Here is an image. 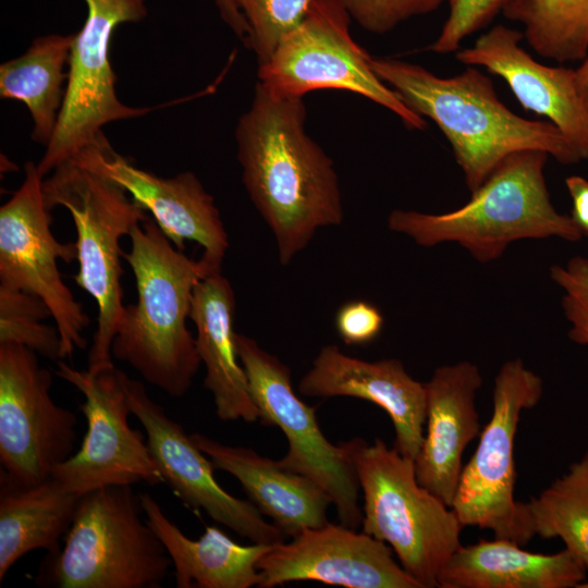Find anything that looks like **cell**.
I'll use <instances>...</instances> for the list:
<instances>
[{
	"instance_id": "obj_1",
	"label": "cell",
	"mask_w": 588,
	"mask_h": 588,
	"mask_svg": "<svg viewBox=\"0 0 588 588\" xmlns=\"http://www.w3.org/2000/svg\"><path fill=\"white\" fill-rule=\"evenodd\" d=\"M304 97L275 94L257 82L235 138L242 181L289 265L319 229L340 225L344 211L332 159L307 134Z\"/></svg>"
},
{
	"instance_id": "obj_2",
	"label": "cell",
	"mask_w": 588,
	"mask_h": 588,
	"mask_svg": "<svg viewBox=\"0 0 588 588\" xmlns=\"http://www.w3.org/2000/svg\"><path fill=\"white\" fill-rule=\"evenodd\" d=\"M376 74L449 140L470 193L511 154L542 150L562 164L581 159L549 121L522 118L498 97L492 81L476 66L440 77L393 58L371 57Z\"/></svg>"
},
{
	"instance_id": "obj_3",
	"label": "cell",
	"mask_w": 588,
	"mask_h": 588,
	"mask_svg": "<svg viewBox=\"0 0 588 588\" xmlns=\"http://www.w3.org/2000/svg\"><path fill=\"white\" fill-rule=\"evenodd\" d=\"M122 254L136 282L137 301L125 306L112 342V355L130 364L148 383L173 397L191 388L201 364L186 326L196 284L209 277L207 266L177 249L148 218L130 233Z\"/></svg>"
},
{
	"instance_id": "obj_4",
	"label": "cell",
	"mask_w": 588,
	"mask_h": 588,
	"mask_svg": "<svg viewBox=\"0 0 588 588\" xmlns=\"http://www.w3.org/2000/svg\"><path fill=\"white\" fill-rule=\"evenodd\" d=\"M548 157L542 150L511 154L465 205L444 213L394 209L388 228L424 247L458 244L481 264L498 260L520 240L579 242L584 234L573 218L551 201L544 177Z\"/></svg>"
},
{
	"instance_id": "obj_5",
	"label": "cell",
	"mask_w": 588,
	"mask_h": 588,
	"mask_svg": "<svg viewBox=\"0 0 588 588\" xmlns=\"http://www.w3.org/2000/svg\"><path fill=\"white\" fill-rule=\"evenodd\" d=\"M131 485L84 493L65 542L42 562L36 584L53 588H160L171 559Z\"/></svg>"
},
{
	"instance_id": "obj_6",
	"label": "cell",
	"mask_w": 588,
	"mask_h": 588,
	"mask_svg": "<svg viewBox=\"0 0 588 588\" xmlns=\"http://www.w3.org/2000/svg\"><path fill=\"white\" fill-rule=\"evenodd\" d=\"M42 193L49 210L62 206L71 213L78 262L73 279L98 307L87 370L112 368V342L125 314L120 240L149 217L121 185L73 161L44 180Z\"/></svg>"
},
{
	"instance_id": "obj_7",
	"label": "cell",
	"mask_w": 588,
	"mask_h": 588,
	"mask_svg": "<svg viewBox=\"0 0 588 588\" xmlns=\"http://www.w3.org/2000/svg\"><path fill=\"white\" fill-rule=\"evenodd\" d=\"M353 460L363 531L385 542L421 588L439 587L443 566L462 546L456 513L417 481L414 460L381 439L355 438Z\"/></svg>"
},
{
	"instance_id": "obj_8",
	"label": "cell",
	"mask_w": 588,
	"mask_h": 588,
	"mask_svg": "<svg viewBox=\"0 0 588 588\" xmlns=\"http://www.w3.org/2000/svg\"><path fill=\"white\" fill-rule=\"evenodd\" d=\"M351 19L342 0H314L302 22L258 65V82L295 97L318 89L351 91L393 112L407 128L426 130L427 121L376 74L371 57L351 36Z\"/></svg>"
},
{
	"instance_id": "obj_9",
	"label": "cell",
	"mask_w": 588,
	"mask_h": 588,
	"mask_svg": "<svg viewBox=\"0 0 588 588\" xmlns=\"http://www.w3.org/2000/svg\"><path fill=\"white\" fill-rule=\"evenodd\" d=\"M543 381L522 358L505 362L493 384L492 413L470 460L463 466L451 507L461 524L491 530L520 546L531 539L515 500V438L524 411L541 400Z\"/></svg>"
},
{
	"instance_id": "obj_10",
	"label": "cell",
	"mask_w": 588,
	"mask_h": 588,
	"mask_svg": "<svg viewBox=\"0 0 588 588\" xmlns=\"http://www.w3.org/2000/svg\"><path fill=\"white\" fill-rule=\"evenodd\" d=\"M235 347L259 420L280 428L286 437L289 450L280 463L317 482L331 498L340 523L356 529L362 525L363 511L353 460L355 438L340 444L330 442L321 431L315 407L293 390L290 368L242 333H235Z\"/></svg>"
},
{
	"instance_id": "obj_11",
	"label": "cell",
	"mask_w": 588,
	"mask_h": 588,
	"mask_svg": "<svg viewBox=\"0 0 588 588\" xmlns=\"http://www.w3.org/2000/svg\"><path fill=\"white\" fill-rule=\"evenodd\" d=\"M87 17L74 34L63 103L46 151L37 164L44 179L102 134L107 123L142 117L150 108L122 103L115 93L110 41L122 23L139 22L146 0H85Z\"/></svg>"
},
{
	"instance_id": "obj_12",
	"label": "cell",
	"mask_w": 588,
	"mask_h": 588,
	"mask_svg": "<svg viewBox=\"0 0 588 588\" xmlns=\"http://www.w3.org/2000/svg\"><path fill=\"white\" fill-rule=\"evenodd\" d=\"M25 179L0 208V285L25 291L45 302L61 336V359L84 350L89 318L65 285L58 261L76 260L74 243H60L51 232V217L37 164L25 163Z\"/></svg>"
},
{
	"instance_id": "obj_13",
	"label": "cell",
	"mask_w": 588,
	"mask_h": 588,
	"mask_svg": "<svg viewBox=\"0 0 588 588\" xmlns=\"http://www.w3.org/2000/svg\"><path fill=\"white\" fill-rule=\"evenodd\" d=\"M37 355L21 344H0V473L22 486L51 477L77 438L76 416L52 400V375Z\"/></svg>"
},
{
	"instance_id": "obj_14",
	"label": "cell",
	"mask_w": 588,
	"mask_h": 588,
	"mask_svg": "<svg viewBox=\"0 0 588 588\" xmlns=\"http://www.w3.org/2000/svg\"><path fill=\"white\" fill-rule=\"evenodd\" d=\"M57 366L56 373L85 399L81 409L87 431L79 450L60 464L52 477L79 495L107 486L163 482L147 439L128 422L132 412L124 372L112 367L93 373L62 359Z\"/></svg>"
},
{
	"instance_id": "obj_15",
	"label": "cell",
	"mask_w": 588,
	"mask_h": 588,
	"mask_svg": "<svg viewBox=\"0 0 588 588\" xmlns=\"http://www.w3.org/2000/svg\"><path fill=\"white\" fill-rule=\"evenodd\" d=\"M123 382L131 412L144 427L163 482L183 503L205 511L211 519L252 542L275 544L284 540L285 535L268 523L254 503L230 494L218 483L209 457L183 426L149 397L142 382L125 373Z\"/></svg>"
},
{
	"instance_id": "obj_16",
	"label": "cell",
	"mask_w": 588,
	"mask_h": 588,
	"mask_svg": "<svg viewBox=\"0 0 588 588\" xmlns=\"http://www.w3.org/2000/svg\"><path fill=\"white\" fill-rule=\"evenodd\" d=\"M258 572L259 588L305 580L346 588H421L385 542L341 523L307 528L272 544Z\"/></svg>"
},
{
	"instance_id": "obj_17",
	"label": "cell",
	"mask_w": 588,
	"mask_h": 588,
	"mask_svg": "<svg viewBox=\"0 0 588 588\" xmlns=\"http://www.w3.org/2000/svg\"><path fill=\"white\" fill-rule=\"evenodd\" d=\"M70 161L121 185L151 213L177 249L184 252L186 240L197 242L204 248L200 259L210 273H221L228 233L213 197L194 173L185 171L166 179L139 169L119 155L103 133Z\"/></svg>"
},
{
	"instance_id": "obj_18",
	"label": "cell",
	"mask_w": 588,
	"mask_h": 588,
	"mask_svg": "<svg viewBox=\"0 0 588 588\" xmlns=\"http://www.w3.org/2000/svg\"><path fill=\"white\" fill-rule=\"evenodd\" d=\"M523 38L516 29L495 25L473 46L457 50L455 58L502 77L525 110L547 118L579 158L588 160V108L578 93L575 70L538 62L520 46Z\"/></svg>"
},
{
	"instance_id": "obj_19",
	"label": "cell",
	"mask_w": 588,
	"mask_h": 588,
	"mask_svg": "<svg viewBox=\"0 0 588 588\" xmlns=\"http://www.w3.org/2000/svg\"><path fill=\"white\" fill-rule=\"evenodd\" d=\"M298 390L305 396H351L378 405L392 421L394 448L412 460L419 452L426 424V385L415 380L401 360L367 362L328 344L320 348Z\"/></svg>"
},
{
	"instance_id": "obj_20",
	"label": "cell",
	"mask_w": 588,
	"mask_h": 588,
	"mask_svg": "<svg viewBox=\"0 0 588 588\" xmlns=\"http://www.w3.org/2000/svg\"><path fill=\"white\" fill-rule=\"evenodd\" d=\"M482 384L479 367L467 360L442 365L425 382L424 441L414 458L417 481L451 507L466 446L481 431L475 399Z\"/></svg>"
},
{
	"instance_id": "obj_21",
	"label": "cell",
	"mask_w": 588,
	"mask_h": 588,
	"mask_svg": "<svg viewBox=\"0 0 588 588\" xmlns=\"http://www.w3.org/2000/svg\"><path fill=\"white\" fill-rule=\"evenodd\" d=\"M189 436L213 467L232 475L249 501L285 536L328 523L332 500L313 479L250 448L228 445L199 432Z\"/></svg>"
},
{
	"instance_id": "obj_22",
	"label": "cell",
	"mask_w": 588,
	"mask_h": 588,
	"mask_svg": "<svg viewBox=\"0 0 588 588\" xmlns=\"http://www.w3.org/2000/svg\"><path fill=\"white\" fill-rule=\"evenodd\" d=\"M234 316V291L222 273L196 284L189 319L196 327V347L206 368L204 387L212 395L219 419L254 422L259 420V412L236 353Z\"/></svg>"
},
{
	"instance_id": "obj_23",
	"label": "cell",
	"mask_w": 588,
	"mask_h": 588,
	"mask_svg": "<svg viewBox=\"0 0 588 588\" xmlns=\"http://www.w3.org/2000/svg\"><path fill=\"white\" fill-rule=\"evenodd\" d=\"M145 518L164 546L177 588H250L259 583L258 563L272 544L244 546L216 526L191 539L149 493L139 494Z\"/></svg>"
},
{
	"instance_id": "obj_24",
	"label": "cell",
	"mask_w": 588,
	"mask_h": 588,
	"mask_svg": "<svg viewBox=\"0 0 588 588\" xmlns=\"http://www.w3.org/2000/svg\"><path fill=\"white\" fill-rule=\"evenodd\" d=\"M502 538L461 546L443 566L439 588H577L587 569L566 549L543 554Z\"/></svg>"
},
{
	"instance_id": "obj_25",
	"label": "cell",
	"mask_w": 588,
	"mask_h": 588,
	"mask_svg": "<svg viewBox=\"0 0 588 588\" xmlns=\"http://www.w3.org/2000/svg\"><path fill=\"white\" fill-rule=\"evenodd\" d=\"M82 495L54 477L30 486L16 485L0 473V580L26 553H57L73 522Z\"/></svg>"
},
{
	"instance_id": "obj_26",
	"label": "cell",
	"mask_w": 588,
	"mask_h": 588,
	"mask_svg": "<svg viewBox=\"0 0 588 588\" xmlns=\"http://www.w3.org/2000/svg\"><path fill=\"white\" fill-rule=\"evenodd\" d=\"M74 34L36 38L22 56L0 66V96L27 107L33 121L32 138L47 146L63 103L64 66L70 61Z\"/></svg>"
},
{
	"instance_id": "obj_27",
	"label": "cell",
	"mask_w": 588,
	"mask_h": 588,
	"mask_svg": "<svg viewBox=\"0 0 588 588\" xmlns=\"http://www.w3.org/2000/svg\"><path fill=\"white\" fill-rule=\"evenodd\" d=\"M522 509L532 538L561 539L588 571V451Z\"/></svg>"
},
{
	"instance_id": "obj_28",
	"label": "cell",
	"mask_w": 588,
	"mask_h": 588,
	"mask_svg": "<svg viewBox=\"0 0 588 588\" xmlns=\"http://www.w3.org/2000/svg\"><path fill=\"white\" fill-rule=\"evenodd\" d=\"M502 13L540 57L575 62L588 51V0H510Z\"/></svg>"
},
{
	"instance_id": "obj_29",
	"label": "cell",
	"mask_w": 588,
	"mask_h": 588,
	"mask_svg": "<svg viewBox=\"0 0 588 588\" xmlns=\"http://www.w3.org/2000/svg\"><path fill=\"white\" fill-rule=\"evenodd\" d=\"M49 316L39 297L0 285V344H21L51 360L61 359L59 330L42 322Z\"/></svg>"
},
{
	"instance_id": "obj_30",
	"label": "cell",
	"mask_w": 588,
	"mask_h": 588,
	"mask_svg": "<svg viewBox=\"0 0 588 588\" xmlns=\"http://www.w3.org/2000/svg\"><path fill=\"white\" fill-rule=\"evenodd\" d=\"M314 0H236L249 26L248 48L258 65L265 63L290 30L296 27Z\"/></svg>"
},
{
	"instance_id": "obj_31",
	"label": "cell",
	"mask_w": 588,
	"mask_h": 588,
	"mask_svg": "<svg viewBox=\"0 0 588 588\" xmlns=\"http://www.w3.org/2000/svg\"><path fill=\"white\" fill-rule=\"evenodd\" d=\"M550 279L562 290L561 306L569 323L568 338L588 346V257L574 256L549 269Z\"/></svg>"
},
{
	"instance_id": "obj_32",
	"label": "cell",
	"mask_w": 588,
	"mask_h": 588,
	"mask_svg": "<svg viewBox=\"0 0 588 588\" xmlns=\"http://www.w3.org/2000/svg\"><path fill=\"white\" fill-rule=\"evenodd\" d=\"M509 1L448 0V19L429 49L436 53L456 52L466 37L489 25Z\"/></svg>"
},
{
	"instance_id": "obj_33",
	"label": "cell",
	"mask_w": 588,
	"mask_h": 588,
	"mask_svg": "<svg viewBox=\"0 0 588 588\" xmlns=\"http://www.w3.org/2000/svg\"><path fill=\"white\" fill-rule=\"evenodd\" d=\"M352 19L369 33L385 34L401 23L436 11L448 0H342Z\"/></svg>"
},
{
	"instance_id": "obj_34",
	"label": "cell",
	"mask_w": 588,
	"mask_h": 588,
	"mask_svg": "<svg viewBox=\"0 0 588 588\" xmlns=\"http://www.w3.org/2000/svg\"><path fill=\"white\" fill-rule=\"evenodd\" d=\"M334 323L339 336L345 344L364 345L380 335L384 318L373 304L355 299L340 306Z\"/></svg>"
},
{
	"instance_id": "obj_35",
	"label": "cell",
	"mask_w": 588,
	"mask_h": 588,
	"mask_svg": "<svg viewBox=\"0 0 588 588\" xmlns=\"http://www.w3.org/2000/svg\"><path fill=\"white\" fill-rule=\"evenodd\" d=\"M573 208L572 218L584 235L588 236V180L579 175L565 179Z\"/></svg>"
},
{
	"instance_id": "obj_36",
	"label": "cell",
	"mask_w": 588,
	"mask_h": 588,
	"mask_svg": "<svg viewBox=\"0 0 588 588\" xmlns=\"http://www.w3.org/2000/svg\"><path fill=\"white\" fill-rule=\"evenodd\" d=\"M222 20L234 34L248 47L249 26L241 12L236 0H213Z\"/></svg>"
},
{
	"instance_id": "obj_37",
	"label": "cell",
	"mask_w": 588,
	"mask_h": 588,
	"mask_svg": "<svg viewBox=\"0 0 588 588\" xmlns=\"http://www.w3.org/2000/svg\"><path fill=\"white\" fill-rule=\"evenodd\" d=\"M575 82L578 93L588 108V51L580 65L575 69Z\"/></svg>"
},
{
	"instance_id": "obj_38",
	"label": "cell",
	"mask_w": 588,
	"mask_h": 588,
	"mask_svg": "<svg viewBox=\"0 0 588 588\" xmlns=\"http://www.w3.org/2000/svg\"><path fill=\"white\" fill-rule=\"evenodd\" d=\"M577 588H588V581H583L577 586Z\"/></svg>"
}]
</instances>
